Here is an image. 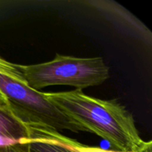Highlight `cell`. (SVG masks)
Masks as SVG:
<instances>
[{
	"label": "cell",
	"mask_w": 152,
	"mask_h": 152,
	"mask_svg": "<svg viewBox=\"0 0 152 152\" xmlns=\"http://www.w3.org/2000/svg\"><path fill=\"white\" fill-rule=\"evenodd\" d=\"M88 2L102 14L118 31L151 46L152 34L148 27L121 4L114 1H88Z\"/></svg>",
	"instance_id": "obj_5"
},
{
	"label": "cell",
	"mask_w": 152,
	"mask_h": 152,
	"mask_svg": "<svg viewBox=\"0 0 152 152\" xmlns=\"http://www.w3.org/2000/svg\"><path fill=\"white\" fill-rule=\"evenodd\" d=\"M145 152H151V148H149V149H148V151H146Z\"/></svg>",
	"instance_id": "obj_9"
},
{
	"label": "cell",
	"mask_w": 152,
	"mask_h": 152,
	"mask_svg": "<svg viewBox=\"0 0 152 152\" xmlns=\"http://www.w3.org/2000/svg\"><path fill=\"white\" fill-rule=\"evenodd\" d=\"M29 134L28 125L12 111L0 109V145L16 143Z\"/></svg>",
	"instance_id": "obj_6"
},
{
	"label": "cell",
	"mask_w": 152,
	"mask_h": 152,
	"mask_svg": "<svg viewBox=\"0 0 152 152\" xmlns=\"http://www.w3.org/2000/svg\"><path fill=\"white\" fill-rule=\"evenodd\" d=\"M28 125V137L21 140L28 145L29 152H120L84 145L76 140L64 136L59 131L48 126Z\"/></svg>",
	"instance_id": "obj_4"
},
{
	"label": "cell",
	"mask_w": 152,
	"mask_h": 152,
	"mask_svg": "<svg viewBox=\"0 0 152 152\" xmlns=\"http://www.w3.org/2000/svg\"><path fill=\"white\" fill-rule=\"evenodd\" d=\"M0 109L11 111L8 102H7V99L4 96V95L1 93V91H0Z\"/></svg>",
	"instance_id": "obj_8"
},
{
	"label": "cell",
	"mask_w": 152,
	"mask_h": 152,
	"mask_svg": "<svg viewBox=\"0 0 152 152\" xmlns=\"http://www.w3.org/2000/svg\"><path fill=\"white\" fill-rule=\"evenodd\" d=\"M46 99L120 152H144L151 142L141 138L132 114L117 100L90 96L82 90L45 93Z\"/></svg>",
	"instance_id": "obj_1"
},
{
	"label": "cell",
	"mask_w": 152,
	"mask_h": 152,
	"mask_svg": "<svg viewBox=\"0 0 152 152\" xmlns=\"http://www.w3.org/2000/svg\"><path fill=\"white\" fill-rule=\"evenodd\" d=\"M0 91L8 102L13 114L27 124L45 126L56 130L79 133L88 131L46 99L45 93L28 84L20 65L0 56Z\"/></svg>",
	"instance_id": "obj_2"
},
{
	"label": "cell",
	"mask_w": 152,
	"mask_h": 152,
	"mask_svg": "<svg viewBox=\"0 0 152 152\" xmlns=\"http://www.w3.org/2000/svg\"><path fill=\"white\" fill-rule=\"evenodd\" d=\"M29 86L39 91L53 86H69L76 90L102 85L109 78V68L102 57L80 58L56 53L52 60L22 65Z\"/></svg>",
	"instance_id": "obj_3"
},
{
	"label": "cell",
	"mask_w": 152,
	"mask_h": 152,
	"mask_svg": "<svg viewBox=\"0 0 152 152\" xmlns=\"http://www.w3.org/2000/svg\"><path fill=\"white\" fill-rule=\"evenodd\" d=\"M0 152H29L28 145L20 140L16 143L0 145Z\"/></svg>",
	"instance_id": "obj_7"
}]
</instances>
